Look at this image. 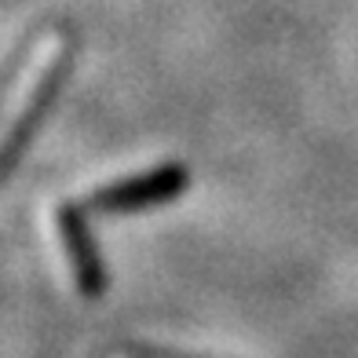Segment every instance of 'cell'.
<instances>
[{
  "instance_id": "obj_2",
  "label": "cell",
  "mask_w": 358,
  "mask_h": 358,
  "mask_svg": "<svg viewBox=\"0 0 358 358\" xmlns=\"http://www.w3.org/2000/svg\"><path fill=\"white\" fill-rule=\"evenodd\" d=\"M179 187H183V172L161 169V172H150L143 179H132V183L110 187L106 194H99V201L106 208H139V205H150V201H161V198H172Z\"/></svg>"
},
{
  "instance_id": "obj_3",
  "label": "cell",
  "mask_w": 358,
  "mask_h": 358,
  "mask_svg": "<svg viewBox=\"0 0 358 358\" xmlns=\"http://www.w3.org/2000/svg\"><path fill=\"white\" fill-rule=\"evenodd\" d=\"M157 358H165V355H157Z\"/></svg>"
},
{
  "instance_id": "obj_1",
  "label": "cell",
  "mask_w": 358,
  "mask_h": 358,
  "mask_svg": "<svg viewBox=\"0 0 358 358\" xmlns=\"http://www.w3.org/2000/svg\"><path fill=\"white\" fill-rule=\"evenodd\" d=\"M59 59H62V37L52 34V37H44L37 44V52L29 55V62L22 66V73H19V80H15V88L8 95L4 110H0V157L8 154L11 139L19 136V128L26 124L29 110H34L37 99L44 95L48 80H52V73L59 66Z\"/></svg>"
}]
</instances>
